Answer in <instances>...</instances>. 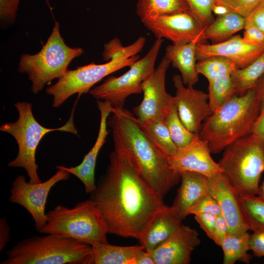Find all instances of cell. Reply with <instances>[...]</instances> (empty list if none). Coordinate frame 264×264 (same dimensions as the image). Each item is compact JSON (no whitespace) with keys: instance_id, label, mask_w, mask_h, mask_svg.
Returning a JSON list of instances; mask_svg holds the SVG:
<instances>
[{"instance_id":"obj_45","label":"cell","mask_w":264,"mask_h":264,"mask_svg":"<svg viewBox=\"0 0 264 264\" xmlns=\"http://www.w3.org/2000/svg\"><path fill=\"white\" fill-rule=\"evenodd\" d=\"M134 264H155L151 253L145 249L141 251L135 259Z\"/></svg>"},{"instance_id":"obj_48","label":"cell","mask_w":264,"mask_h":264,"mask_svg":"<svg viewBox=\"0 0 264 264\" xmlns=\"http://www.w3.org/2000/svg\"><path fill=\"white\" fill-rule=\"evenodd\" d=\"M257 195L264 199V181L259 185Z\"/></svg>"},{"instance_id":"obj_47","label":"cell","mask_w":264,"mask_h":264,"mask_svg":"<svg viewBox=\"0 0 264 264\" xmlns=\"http://www.w3.org/2000/svg\"><path fill=\"white\" fill-rule=\"evenodd\" d=\"M212 12L218 16L225 15L231 11L228 8L224 6L215 3L212 9Z\"/></svg>"},{"instance_id":"obj_49","label":"cell","mask_w":264,"mask_h":264,"mask_svg":"<svg viewBox=\"0 0 264 264\" xmlns=\"http://www.w3.org/2000/svg\"><path fill=\"white\" fill-rule=\"evenodd\" d=\"M44 0L46 2V3H47V5L49 6V7L51 9V7L50 6V2H49V0Z\"/></svg>"},{"instance_id":"obj_10","label":"cell","mask_w":264,"mask_h":264,"mask_svg":"<svg viewBox=\"0 0 264 264\" xmlns=\"http://www.w3.org/2000/svg\"><path fill=\"white\" fill-rule=\"evenodd\" d=\"M140 59L138 55L112 60L103 64L93 63L67 70L54 85L46 89L47 94L53 97L52 107L61 106L71 96L77 93L78 97L88 93L96 83L104 77L132 64Z\"/></svg>"},{"instance_id":"obj_46","label":"cell","mask_w":264,"mask_h":264,"mask_svg":"<svg viewBox=\"0 0 264 264\" xmlns=\"http://www.w3.org/2000/svg\"><path fill=\"white\" fill-rule=\"evenodd\" d=\"M253 89L261 101L264 99V74L258 81Z\"/></svg>"},{"instance_id":"obj_27","label":"cell","mask_w":264,"mask_h":264,"mask_svg":"<svg viewBox=\"0 0 264 264\" xmlns=\"http://www.w3.org/2000/svg\"><path fill=\"white\" fill-rule=\"evenodd\" d=\"M264 74V52L246 67L237 69L231 74L236 94L241 95L253 89Z\"/></svg>"},{"instance_id":"obj_1","label":"cell","mask_w":264,"mask_h":264,"mask_svg":"<svg viewBox=\"0 0 264 264\" xmlns=\"http://www.w3.org/2000/svg\"><path fill=\"white\" fill-rule=\"evenodd\" d=\"M106 173L89 198L95 203L108 234L140 240L163 199L144 179L131 158L114 148Z\"/></svg>"},{"instance_id":"obj_19","label":"cell","mask_w":264,"mask_h":264,"mask_svg":"<svg viewBox=\"0 0 264 264\" xmlns=\"http://www.w3.org/2000/svg\"><path fill=\"white\" fill-rule=\"evenodd\" d=\"M200 243L197 230L182 224L175 235L151 254L155 264H188L192 251Z\"/></svg>"},{"instance_id":"obj_42","label":"cell","mask_w":264,"mask_h":264,"mask_svg":"<svg viewBox=\"0 0 264 264\" xmlns=\"http://www.w3.org/2000/svg\"><path fill=\"white\" fill-rule=\"evenodd\" d=\"M248 19L264 32V0L259 3L248 16Z\"/></svg>"},{"instance_id":"obj_9","label":"cell","mask_w":264,"mask_h":264,"mask_svg":"<svg viewBox=\"0 0 264 264\" xmlns=\"http://www.w3.org/2000/svg\"><path fill=\"white\" fill-rule=\"evenodd\" d=\"M163 42V39H156L145 56L132 64L126 72L119 77H108L92 88L90 94L97 100L109 102L114 108H124L128 97L142 93V84L154 70Z\"/></svg>"},{"instance_id":"obj_36","label":"cell","mask_w":264,"mask_h":264,"mask_svg":"<svg viewBox=\"0 0 264 264\" xmlns=\"http://www.w3.org/2000/svg\"><path fill=\"white\" fill-rule=\"evenodd\" d=\"M20 0H0V27L6 28L15 22Z\"/></svg>"},{"instance_id":"obj_26","label":"cell","mask_w":264,"mask_h":264,"mask_svg":"<svg viewBox=\"0 0 264 264\" xmlns=\"http://www.w3.org/2000/svg\"><path fill=\"white\" fill-rule=\"evenodd\" d=\"M250 235L247 232L240 233H228L220 247L223 254V264H234L237 261L249 264L252 256L250 250Z\"/></svg>"},{"instance_id":"obj_35","label":"cell","mask_w":264,"mask_h":264,"mask_svg":"<svg viewBox=\"0 0 264 264\" xmlns=\"http://www.w3.org/2000/svg\"><path fill=\"white\" fill-rule=\"evenodd\" d=\"M215 3L228 8L231 12L245 18L251 13L261 0H215Z\"/></svg>"},{"instance_id":"obj_21","label":"cell","mask_w":264,"mask_h":264,"mask_svg":"<svg viewBox=\"0 0 264 264\" xmlns=\"http://www.w3.org/2000/svg\"><path fill=\"white\" fill-rule=\"evenodd\" d=\"M179 173L181 184L171 207L183 220L190 210L209 193V178L192 171Z\"/></svg>"},{"instance_id":"obj_29","label":"cell","mask_w":264,"mask_h":264,"mask_svg":"<svg viewBox=\"0 0 264 264\" xmlns=\"http://www.w3.org/2000/svg\"><path fill=\"white\" fill-rule=\"evenodd\" d=\"M164 122L177 148L187 146L198 136L189 131L181 122L174 98L168 108Z\"/></svg>"},{"instance_id":"obj_12","label":"cell","mask_w":264,"mask_h":264,"mask_svg":"<svg viewBox=\"0 0 264 264\" xmlns=\"http://www.w3.org/2000/svg\"><path fill=\"white\" fill-rule=\"evenodd\" d=\"M171 64L164 56L154 72L142 83L143 99L133 109L138 123L149 120L164 121L168 108L174 98L167 92L165 88L166 72Z\"/></svg>"},{"instance_id":"obj_8","label":"cell","mask_w":264,"mask_h":264,"mask_svg":"<svg viewBox=\"0 0 264 264\" xmlns=\"http://www.w3.org/2000/svg\"><path fill=\"white\" fill-rule=\"evenodd\" d=\"M59 28V22H55L50 36L41 50L34 55L23 54L20 58L18 71L27 75L34 94L42 91L53 80L62 77L72 60L84 52L81 47L67 45Z\"/></svg>"},{"instance_id":"obj_11","label":"cell","mask_w":264,"mask_h":264,"mask_svg":"<svg viewBox=\"0 0 264 264\" xmlns=\"http://www.w3.org/2000/svg\"><path fill=\"white\" fill-rule=\"evenodd\" d=\"M44 182L32 183L23 175L18 176L11 184L10 202L20 205L31 215L36 230L39 231L46 223L45 205L51 188L58 182L67 180L70 174L61 169Z\"/></svg>"},{"instance_id":"obj_33","label":"cell","mask_w":264,"mask_h":264,"mask_svg":"<svg viewBox=\"0 0 264 264\" xmlns=\"http://www.w3.org/2000/svg\"><path fill=\"white\" fill-rule=\"evenodd\" d=\"M145 43L146 38L141 36L131 44L125 46L119 38L115 37L104 45L102 52L103 60L109 62L136 55L142 51Z\"/></svg>"},{"instance_id":"obj_2","label":"cell","mask_w":264,"mask_h":264,"mask_svg":"<svg viewBox=\"0 0 264 264\" xmlns=\"http://www.w3.org/2000/svg\"><path fill=\"white\" fill-rule=\"evenodd\" d=\"M107 124L111 131L114 148L126 153L150 187L163 199L181 180L170 166L168 156L142 131L135 116L124 108L116 109Z\"/></svg>"},{"instance_id":"obj_41","label":"cell","mask_w":264,"mask_h":264,"mask_svg":"<svg viewBox=\"0 0 264 264\" xmlns=\"http://www.w3.org/2000/svg\"><path fill=\"white\" fill-rule=\"evenodd\" d=\"M195 219L207 236L211 239L216 217L209 214L195 215Z\"/></svg>"},{"instance_id":"obj_34","label":"cell","mask_w":264,"mask_h":264,"mask_svg":"<svg viewBox=\"0 0 264 264\" xmlns=\"http://www.w3.org/2000/svg\"><path fill=\"white\" fill-rule=\"evenodd\" d=\"M189 10L205 27L214 20L212 12L215 0H185Z\"/></svg>"},{"instance_id":"obj_30","label":"cell","mask_w":264,"mask_h":264,"mask_svg":"<svg viewBox=\"0 0 264 264\" xmlns=\"http://www.w3.org/2000/svg\"><path fill=\"white\" fill-rule=\"evenodd\" d=\"M243 216L249 230L264 231V199L257 195H240Z\"/></svg>"},{"instance_id":"obj_32","label":"cell","mask_w":264,"mask_h":264,"mask_svg":"<svg viewBox=\"0 0 264 264\" xmlns=\"http://www.w3.org/2000/svg\"><path fill=\"white\" fill-rule=\"evenodd\" d=\"M236 94L231 77L227 75L209 82L208 102L213 111L223 106Z\"/></svg>"},{"instance_id":"obj_23","label":"cell","mask_w":264,"mask_h":264,"mask_svg":"<svg viewBox=\"0 0 264 264\" xmlns=\"http://www.w3.org/2000/svg\"><path fill=\"white\" fill-rule=\"evenodd\" d=\"M91 253L81 264H134L144 246H117L108 243L95 242L91 245Z\"/></svg>"},{"instance_id":"obj_39","label":"cell","mask_w":264,"mask_h":264,"mask_svg":"<svg viewBox=\"0 0 264 264\" xmlns=\"http://www.w3.org/2000/svg\"><path fill=\"white\" fill-rule=\"evenodd\" d=\"M228 233V225L223 217L222 215L217 217L211 240L220 246Z\"/></svg>"},{"instance_id":"obj_24","label":"cell","mask_w":264,"mask_h":264,"mask_svg":"<svg viewBox=\"0 0 264 264\" xmlns=\"http://www.w3.org/2000/svg\"><path fill=\"white\" fill-rule=\"evenodd\" d=\"M246 19L235 12H231L222 16H218L204 30L205 40H209L212 44L224 42L237 32L244 29Z\"/></svg>"},{"instance_id":"obj_25","label":"cell","mask_w":264,"mask_h":264,"mask_svg":"<svg viewBox=\"0 0 264 264\" xmlns=\"http://www.w3.org/2000/svg\"><path fill=\"white\" fill-rule=\"evenodd\" d=\"M188 9L185 0H137L136 14L141 22Z\"/></svg>"},{"instance_id":"obj_15","label":"cell","mask_w":264,"mask_h":264,"mask_svg":"<svg viewBox=\"0 0 264 264\" xmlns=\"http://www.w3.org/2000/svg\"><path fill=\"white\" fill-rule=\"evenodd\" d=\"M209 193L220 205L228 225V233L249 230L242 212L240 194L222 173L209 178Z\"/></svg>"},{"instance_id":"obj_28","label":"cell","mask_w":264,"mask_h":264,"mask_svg":"<svg viewBox=\"0 0 264 264\" xmlns=\"http://www.w3.org/2000/svg\"><path fill=\"white\" fill-rule=\"evenodd\" d=\"M138 124L142 131L168 157L176 153L177 148L164 121L149 120Z\"/></svg>"},{"instance_id":"obj_14","label":"cell","mask_w":264,"mask_h":264,"mask_svg":"<svg viewBox=\"0 0 264 264\" xmlns=\"http://www.w3.org/2000/svg\"><path fill=\"white\" fill-rule=\"evenodd\" d=\"M173 81L176 89L174 99L180 119L189 131L198 134L203 122L213 112L208 94L185 86L179 75H174Z\"/></svg>"},{"instance_id":"obj_43","label":"cell","mask_w":264,"mask_h":264,"mask_svg":"<svg viewBox=\"0 0 264 264\" xmlns=\"http://www.w3.org/2000/svg\"><path fill=\"white\" fill-rule=\"evenodd\" d=\"M251 133L264 139V99L261 100L260 112L253 125Z\"/></svg>"},{"instance_id":"obj_44","label":"cell","mask_w":264,"mask_h":264,"mask_svg":"<svg viewBox=\"0 0 264 264\" xmlns=\"http://www.w3.org/2000/svg\"><path fill=\"white\" fill-rule=\"evenodd\" d=\"M10 227L5 218L0 219V251L3 250L10 241Z\"/></svg>"},{"instance_id":"obj_22","label":"cell","mask_w":264,"mask_h":264,"mask_svg":"<svg viewBox=\"0 0 264 264\" xmlns=\"http://www.w3.org/2000/svg\"><path fill=\"white\" fill-rule=\"evenodd\" d=\"M203 37L192 42L166 46L165 56L168 59L173 67L180 72L184 85L194 86L198 80V73L196 68V50L198 43H204Z\"/></svg>"},{"instance_id":"obj_5","label":"cell","mask_w":264,"mask_h":264,"mask_svg":"<svg viewBox=\"0 0 264 264\" xmlns=\"http://www.w3.org/2000/svg\"><path fill=\"white\" fill-rule=\"evenodd\" d=\"M91 246L53 234L34 236L18 242L6 251L1 264H82Z\"/></svg>"},{"instance_id":"obj_20","label":"cell","mask_w":264,"mask_h":264,"mask_svg":"<svg viewBox=\"0 0 264 264\" xmlns=\"http://www.w3.org/2000/svg\"><path fill=\"white\" fill-rule=\"evenodd\" d=\"M182 221L171 206L165 205L152 217L139 240L140 244L151 253L177 232Z\"/></svg>"},{"instance_id":"obj_6","label":"cell","mask_w":264,"mask_h":264,"mask_svg":"<svg viewBox=\"0 0 264 264\" xmlns=\"http://www.w3.org/2000/svg\"><path fill=\"white\" fill-rule=\"evenodd\" d=\"M240 195H257L264 171V139L250 133L226 147L219 162Z\"/></svg>"},{"instance_id":"obj_31","label":"cell","mask_w":264,"mask_h":264,"mask_svg":"<svg viewBox=\"0 0 264 264\" xmlns=\"http://www.w3.org/2000/svg\"><path fill=\"white\" fill-rule=\"evenodd\" d=\"M198 74L210 82L218 78L231 74L237 69L232 60L222 56H212L198 61L196 64Z\"/></svg>"},{"instance_id":"obj_37","label":"cell","mask_w":264,"mask_h":264,"mask_svg":"<svg viewBox=\"0 0 264 264\" xmlns=\"http://www.w3.org/2000/svg\"><path fill=\"white\" fill-rule=\"evenodd\" d=\"M198 214H209L216 217L221 215L220 205L209 193L201 198L189 212V215Z\"/></svg>"},{"instance_id":"obj_3","label":"cell","mask_w":264,"mask_h":264,"mask_svg":"<svg viewBox=\"0 0 264 264\" xmlns=\"http://www.w3.org/2000/svg\"><path fill=\"white\" fill-rule=\"evenodd\" d=\"M261 104L253 88L235 95L204 121L199 137L207 142L211 153H220L233 142L251 133Z\"/></svg>"},{"instance_id":"obj_16","label":"cell","mask_w":264,"mask_h":264,"mask_svg":"<svg viewBox=\"0 0 264 264\" xmlns=\"http://www.w3.org/2000/svg\"><path fill=\"white\" fill-rule=\"evenodd\" d=\"M207 142L199 136L186 146L177 148L176 153L168 157L171 167L180 173L192 171L211 178L222 173L219 163L211 156Z\"/></svg>"},{"instance_id":"obj_18","label":"cell","mask_w":264,"mask_h":264,"mask_svg":"<svg viewBox=\"0 0 264 264\" xmlns=\"http://www.w3.org/2000/svg\"><path fill=\"white\" fill-rule=\"evenodd\" d=\"M100 112V123L96 141L89 152L84 156L82 162L75 167H66L58 165L57 169L65 171L77 177L83 184L85 192L90 193L96 188L94 173L98 154L106 142L109 133L107 121L114 108L108 102L97 100Z\"/></svg>"},{"instance_id":"obj_13","label":"cell","mask_w":264,"mask_h":264,"mask_svg":"<svg viewBox=\"0 0 264 264\" xmlns=\"http://www.w3.org/2000/svg\"><path fill=\"white\" fill-rule=\"evenodd\" d=\"M156 39H166L174 45L185 44L203 37L206 27L189 9L142 22Z\"/></svg>"},{"instance_id":"obj_4","label":"cell","mask_w":264,"mask_h":264,"mask_svg":"<svg viewBox=\"0 0 264 264\" xmlns=\"http://www.w3.org/2000/svg\"><path fill=\"white\" fill-rule=\"evenodd\" d=\"M18 110V119L13 122L1 125L0 130L11 134L18 146L16 158L10 161V167L23 168L27 173L29 182L39 183L42 182L38 173L39 166L36 162V152L40 141L48 133L62 131L78 135V131L74 123V104L67 121L57 128H48L43 126L35 119L32 110V104L27 102H17L14 104Z\"/></svg>"},{"instance_id":"obj_7","label":"cell","mask_w":264,"mask_h":264,"mask_svg":"<svg viewBox=\"0 0 264 264\" xmlns=\"http://www.w3.org/2000/svg\"><path fill=\"white\" fill-rule=\"evenodd\" d=\"M46 223L39 231L70 238L89 245L108 243V228L93 200L77 203L69 208L59 204L46 213Z\"/></svg>"},{"instance_id":"obj_38","label":"cell","mask_w":264,"mask_h":264,"mask_svg":"<svg viewBox=\"0 0 264 264\" xmlns=\"http://www.w3.org/2000/svg\"><path fill=\"white\" fill-rule=\"evenodd\" d=\"M244 29L242 39L244 42L251 44H264V32L248 19Z\"/></svg>"},{"instance_id":"obj_17","label":"cell","mask_w":264,"mask_h":264,"mask_svg":"<svg viewBox=\"0 0 264 264\" xmlns=\"http://www.w3.org/2000/svg\"><path fill=\"white\" fill-rule=\"evenodd\" d=\"M264 52V44H248L240 35H236L220 43H198L196 57L198 61L212 56L224 57L234 61L237 69H241L252 63Z\"/></svg>"},{"instance_id":"obj_40","label":"cell","mask_w":264,"mask_h":264,"mask_svg":"<svg viewBox=\"0 0 264 264\" xmlns=\"http://www.w3.org/2000/svg\"><path fill=\"white\" fill-rule=\"evenodd\" d=\"M250 249L257 257H264V231L254 232L250 236Z\"/></svg>"}]
</instances>
